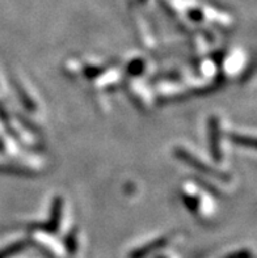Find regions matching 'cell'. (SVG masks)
I'll use <instances>...</instances> for the list:
<instances>
[{
  "label": "cell",
  "mask_w": 257,
  "mask_h": 258,
  "mask_svg": "<svg viewBox=\"0 0 257 258\" xmlns=\"http://www.w3.org/2000/svg\"><path fill=\"white\" fill-rule=\"evenodd\" d=\"M182 201H185L188 209L195 214L197 216L206 219L213 213V202L212 200L203 193L197 185L188 182L182 185Z\"/></svg>",
  "instance_id": "obj_1"
},
{
  "label": "cell",
  "mask_w": 257,
  "mask_h": 258,
  "mask_svg": "<svg viewBox=\"0 0 257 258\" xmlns=\"http://www.w3.org/2000/svg\"><path fill=\"white\" fill-rule=\"evenodd\" d=\"M30 240L50 258H69L62 244H59L50 232L42 228H34L30 235Z\"/></svg>",
  "instance_id": "obj_2"
},
{
  "label": "cell",
  "mask_w": 257,
  "mask_h": 258,
  "mask_svg": "<svg viewBox=\"0 0 257 258\" xmlns=\"http://www.w3.org/2000/svg\"><path fill=\"white\" fill-rule=\"evenodd\" d=\"M63 213H65V203L61 197H57L52 209V218H50L49 224H46L42 229L50 233H59L62 231L63 226Z\"/></svg>",
  "instance_id": "obj_3"
},
{
  "label": "cell",
  "mask_w": 257,
  "mask_h": 258,
  "mask_svg": "<svg viewBox=\"0 0 257 258\" xmlns=\"http://www.w3.org/2000/svg\"><path fill=\"white\" fill-rule=\"evenodd\" d=\"M175 240V235H168L159 237L158 240H153L151 242H147L146 245L140 246V248L135 249L130 254V258H146L151 254V253L157 252L159 249L166 248L167 245H170L171 242Z\"/></svg>",
  "instance_id": "obj_4"
},
{
  "label": "cell",
  "mask_w": 257,
  "mask_h": 258,
  "mask_svg": "<svg viewBox=\"0 0 257 258\" xmlns=\"http://www.w3.org/2000/svg\"><path fill=\"white\" fill-rule=\"evenodd\" d=\"M221 143V124L218 122V118H213L210 122V147H212L213 156L218 161H221L223 156Z\"/></svg>",
  "instance_id": "obj_5"
},
{
  "label": "cell",
  "mask_w": 257,
  "mask_h": 258,
  "mask_svg": "<svg viewBox=\"0 0 257 258\" xmlns=\"http://www.w3.org/2000/svg\"><path fill=\"white\" fill-rule=\"evenodd\" d=\"M63 248H65L67 257L72 258L79 254V252H80V237H79V233L76 231H72L67 235Z\"/></svg>",
  "instance_id": "obj_6"
},
{
  "label": "cell",
  "mask_w": 257,
  "mask_h": 258,
  "mask_svg": "<svg viewBox=\"0 0 257 258\" xmlns=\"http://www.w3.org/2000/svg\"><path fill=\"white\" fill-rule=\"evenodd\" d=\"M24 246H25V244L21 241L13 242L10 246L4 248L3 250H0V258H11L13 255H17L19 253L23 252Z\"/></svg>",
  "instance_id": "obj_7"
},
{
  "label": "cell",
  "mask_w": 257,
  "mask_h": 258,
  "mask_svg": "<svg viewBox=\"0 0 257 258\" xmlns=\"http://www.w3.org/2000/svg\"><path fill=\"white\" fill-rule=\"evenodd\" d=\"M227 258H251V254H249V252H245V250H243V252H238V253H232L231 255H228Z\"/></svg>",
  "instance_id": "obj_8"
},
{
  "label": "cell",
  "mask_w": 257,
  "mask_h": 258,
  "mask_svg": "<svg viewBox=\"0 0 257 258\" xmlns=\"http://www.w3.org/2000/svg\"><path fill=\"white\" fill-rule=\"evenodd\" d=\"M158 258H176V257L172 254H163V255H159Z\"/></svg>",
  "instance_id": "obj_9"
}]
</instances>
